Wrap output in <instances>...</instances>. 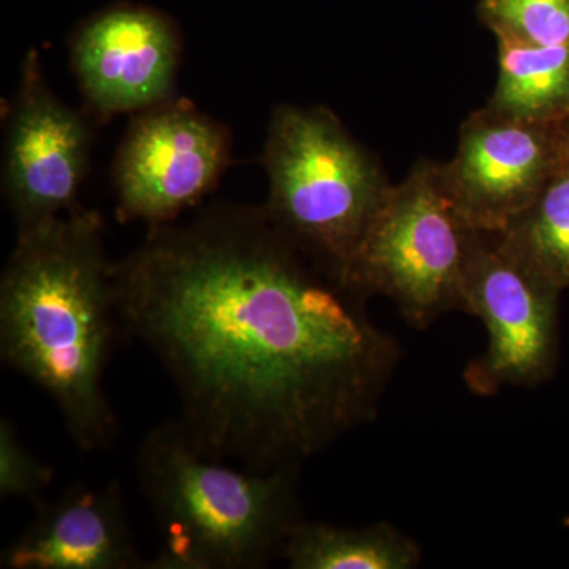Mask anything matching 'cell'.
<instances>
[{
    "instance_id": "obj_6",
    "label": "cell",
    "mask_w": 569,
    "mask_h": 569,
    "mask_svg": "<svg viewBox=\"0 0 569 569\" xmlns=\"http://www.w3.org/2000/svg\"><path fill=\"white\" fill-rule=\"evenodd\" d=\"M559 291L509 252L500 231H470L463 301L488 332L485 355L463 373L475 395L531 387L549 372Z\"/></svg>"
},
{
    "instance_id": "obj_10",
    "label": "cell",
    "mask_w": 569,
    "mask_h": 569,
    "mask_svg": "<svg viewBox=\"0 0 569 569\" xmlns=\"http://www.w3.org/2000/svg\"><path fill=\"white\" fill-rule=\"evenodd\" d=\"M181 40L167 17L114 7L74 36L71 63L89 104L104 116L140 112L171 100Z\"/></svg>"
},
{
    "instance_id": "obj_8",
    "label": "cell",
    "mask_w": 569,
    "mask_h": 569,
    "mask_svg": "<svg viewBox=\"0 0 569 569\" xmlns=\"http://www.w3.org/2000/svg\"><path fill=\"white\" fill-rule=\"evenodd\" d=\"M569 153L567 121L535 122L486 104L460 127L445 189L471 230L503 231L538 197Z\"/></svg>"
},
{
    "instance_id": "obj_7",
    "label": "cell",
    "mask_w": 569,
    "mask_h": 569,
    "mask_svg": "<svg viewBox=\"0 0 569 569\" xmlns=\"http://www.w3.org/2000/svg\"><path fill=\"white\" fill-rule=\"evenodd\" d=\"M231 163L230 133L186 100L134 116L118 157V213L159 227L203 200Z\"/></svg>"
},
{
    "instance_id": "obj_1",
    "label": "cell",
    "mask_w": 569,
    "mask_h": 569,
    "mask_svg": "<svg viewBox=\"0 0 569 569\" xmlns=\"http://www.w3.org/2000/svg\"><path fill=\"white\" fill-rule=\"evenodd\" d=\"M116 316L173 381L212 458L298 467L376 419L400 361L361 296L318 269L263 208L217 204L151 227L111 263Z\"/></svg>"
},
{
    "instance_id": "obj_12",
    "label": "cell",
    "mask_w": 569,
    "mask_h": 569,
    "mask_svg": "<svg viewBox=\"0 0 569 569\" xmlns=\"http://www.w3.org/2000/svg\"><path fill=\"white\" fill-rule=\"evenodd\" d=\"M280 556L293 569H411L421 549L389 523L347 529L299 519Z\"/></svg>"
},
{
    "instance_id": "obj_13",
    "label": "cell",
    "mask_w": 569,
    "mask_h": 569,
    "mask_svg": "<svg viewBox=\"0 0 569 569\" xmlns=\"http://www.w3.org/2000/svg\"><path fill=\"white\" fill-rule=\"evenodd\" d=\"M488 107L535 122L569 118V44L498 41V81Z\"/></svg>"
},
{
    "instance_id": "obj_14",
    "label": "cell",
    "mask_w": 569,
    "mask_h": 569,
    "mask_svg": "<svg viewBox=\"0 0 569 569\" xmlns=\"http://www.w3.org/2000/svg\"><path fill=\"white\" fill-rule=\"evenodd\" d=\"M509 252L553 287H569V153L538 197L500 231Z\"/></svg>"
},
{
    "instance_id": "obj_15",
    "label": "cell",
    "mask_w": 569,
    "mask_h": 569,
    "mask_svg": "<svg viewBox=\"0 0 569 569\" xmlns=\"http://www.w3.org/2000/svg\"><path fill=\"white\" fill-rule=\"evenodd\" d=\"M478 17L500 43L569 44V0H479Z\"/></svg>"
},
{
    "instance_id": "obj_3",
    "label": "cell",
    "mask_w": 569,
    "mask_h": 569,
    "mask_svg": "<svg viewBox=\"0 0 569 569\" xmlns=\"http://www.w3.org/2000/svg\"><path fill=\"white\" fill-rule=\"evenodd\" d=\"M212 458L179 419L153 427L138 479L162 545L151 568H263L298 522V467L257 471Z\"/></svg>"
},
{
    "instance_id": "obj_11",
    "label": "cell",
    "mask_w": 569,
    "mask_h": 569,
    "mask_svg": "<svg viewBox=\"0 0 569 569\" xmlns=\"http://www.w3.org/2000/svg\"><path fill=\"white\" fill-rule=\"evenodd\" d=\"M146 567L134 546L122 489L78 486L37 508L36 519L3 550L7 569Z\"/></svg>"
},
{
    "instance_id": "obj_5",
    "label": "cell",
    "mask_w": 569,
    "mask_h": 569,
    "mask_svg": "<svg viewBox=\"0 0 569 569\" xmlns=\"http://www.w3.org/2000/svg\"><path fill=\"white\" fill-rule=\"evenodd\" d=\"M470 231L445 189L440 163L419 160L389 190L340 284L361 298L387 296L408 325L426 329L452 310L466 312Z\"/></svg>"
},
{
    "instance_id": "obj_16",
    "label": "cell",
    "mask_w": 569,
    "mask_h": 569,
    "mask_svg": "<svg viewBox=\"0 0 569 569\" xmlns=\"http://www.w3.org/2000/svg\"><path fill=\"white\" fill-rule=\"evenodd\" d=\"M52 478L51 467L29 451L13 422L3 418L0 421V497L3 500L20 498L39 508Z\"/></svg>"
},
{
    "instance_id": "obj_17",
    "label": "cell",
    "mask_w": 569,
    "mask_h": 569,
    "mask_svg": "<svg viewBox=\"0 0 569 569\" xmlns=\"http://www.w3.org/2000/svg\"><path fill=\"white\" fill-rule=\"evenodd\" d=\"M568 127H569V118H568Z\"/></svg>"
},
{
    "instance_id": "obj_4",
    "label": "cell",
    "mask_w": 569,
    "mask_h": 569,
    "mask_svg": "<svg viewBox=\"0 0 569 569\" xmlns=\"http://www.w3.org/2000/svg\"><path fill=\"white\" fill-rule=\"evenodd\" d=\"M261 162L269 219L340 283L392 187L377 157L328 108L282 104L272 112Z\"/></svg>"
},
{
    "instance_id": "obj_9",
    "label": "cell",
    "mask_w": 569,
    "mask_h": 569,
    "mask_svg": "<svg viewBox=\"0 0 569 569\" xmlns=\"http://www.w3.org/2000/svg\"><path fill=\"white\" fill-rule=\"evenodd\" d=\"M89 156L88 123L54 96L39 54L29 51L10 108L3 153V193L18 231L78 208Z\"/></svg>"
},
{
    "instance_id": "obj_2",
    "label": "cell",
    "mask_w": 569,
    "mask_h": 569,
    "mask_svg": "<svg viewBox=\"0 0 569 569\" xmlns=\"http://www.w3.org/2000/svg\"><path fill=\"white\" fill-rule=\"evenodd\" d=\"M118 326L99 213L77 208L18 231L0 282V355L54 400L81 451L118 436L103 385Z\"/></svg>"
}]
</instances>
